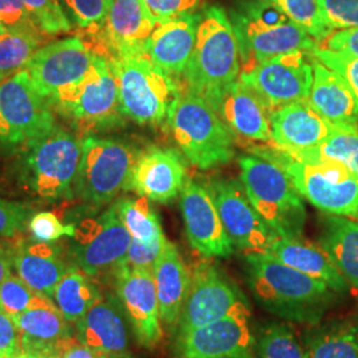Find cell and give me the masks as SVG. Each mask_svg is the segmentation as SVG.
Here are the masks:
<instances>
[{
	"label": "cell",
	"mask_w": 358,
	"mask_h": 358,
	"mask_svg": "<svg viewBox=\"0 0 358 358\" xmlns=\"http://www.w3.org/2000/svg\"><path fill=\"white\" fill-rule=\"evenodd\" d=\"M245 271L248 288L260 307L308 327L320 322L338 294L325 282L288 267L267 252L245 254Z\"/></svg>",
	"instance_id": "1"
},
{
	"label": "cell",
	"mask_w": 358,
	"mask_h": 358,
	"mask_svg": "<svg viewBox=\"0 0 358 358\" xmlns=\"http://www.w3.org/2000/svg\"><path fill=\"white\" fill-rule=\"evenodd\" d=\"M229 17L239 45L241 75L275 56L297 50L312 52L319 45L273 0H241Z\"/></svg>",
	"instance_id": "2"
},
{
	"label": "cell",
	"mask_w": 358,
	"mask_h": 358,
	"mask_svg": "<svg viewBox=\"0 0 358 358\" xmlns=\"http://www.w3.org/2000/svg\"><path fill=\"white\" fill-rule=\"evenodd\" d=\"M255 153L282 167L297 192L325 214L358 222V178L344 165L327 158L297 161L278 146Z\"/></svg>",
	"instance_id": "3"
},
{
	"label": "cell",
	"mask_w": 358,
	"mask_h": 358,
	"mask_svg": "<svg viewBox=\"0 0 358 358\" xmlns=\"http://www.w3.org/2000/svg\"><path fill=\"white\" fill-rule=\"evenodd\" d=\"M20 179L38 199L57 202L75 198V180L83 140L56 125L22 149Z\"/></svg>",
	"instance_id": "4"
},
{
	"label": "cell",
	"mask_w": 358,
	"mask_h": 358,
	"mask_svg": "<svg viewBox=\"0 0 358 358\" xmlns=\"http://www.w3.org/2000/svg\"><path fill=\"white\" fill-rule=\"evenodd\" d=\"M167 124L174 141L194 166L208 170L232 159V131L201 96L179 90Z\"/></svg>",
	"instance_id": "5"
},
{
	"label": "cell",
	"mask_w": 358,
	"mask_h": 358,
	"mask_svg": "<svg viewBox=\"0 0 358 358\" xmlns=\"http://www.w3.org/2000/svg\"><path fill=\"white\" fill-rule=\"evenodd\" d=\"M239 166L247 196L269 229L282 238H301L306 206L282 167L251 155L241 157Z\"/></svg>",
	"instance_id": "6"
},
{
	"label": "cell",
	"mask_w": 358,
	"mask_h": 358,
	"mask_svg": "<svg viewBox=\"0 0 358 358\" xmlns=\"http://www.w3.org/2000/svg\"><path fill=\"white\" fill-rule=\"evenodd\" d=\"M52 110L78 131L99 133L124 122L118 85L109 62L96 56L90 72L48 101Z\"/></svg>",
	"instance_id": "7"
},
{
	"label": "cell",
	"mask_w": 358,
	"mask_h": 358,
	"mask_svg": "<svg viewBox=\"0 0 358 358\" xmlns=\"http://www.w3.org/2000/svg\"><path fill=\"white\" fill-rule=\"evenodd\" d=\"M239 73V45L230 17L220 7H208L198 27L192 59L182 75L185 90L203 97L234 83Z\"/></svg>",
	"instance_id": "8"
},
{
	"label": "cell",
	"mask_w": 358,
	"mask_h": 358,
	"mask_svg": "<svg viewBox=\"0 0 358 358\" xmlns=\"http://www.w3.org/2000/svg\"><path fill=\"white\" fill-rule=\"evenodd\" d=\"M118 85L125 117L140 125H158L169 115L179 88L146 53L108 60Z\"/></svg>",
	"instance_id": "9"
},
{
	"label": "cell",
	"mask_w": 358,
	"mask_h": 358,
	"mask_svg": "<svg viewBox=\"0 0 358 358\" xmlns=\"http://www.w3.org/2000/svg\"><path fill=\"white\" fill-rule=\"evenodd\" d=\"M140 152L115 138L90 136L83 140V154L75 180V198L99 210L127 190Z\"/></svg>",
	"instance_id": "10"
},
{
	"label": "cell",
	"mask_w": 358,
	"mask_h": 358,
	"mask_svg": "<svg viewBox=\"0 0 358 358\" xmlns=\"http://www.w3.org/2000/svg\"><path fill=\"white\" fill-rule=\"evenodd\" d=\"M75 235L69 243L72 263L92 279L113 280L117 271L127 264L131 236L117 215L115 206L100 214L76 217Z\"/></svg>",
	"instance_id": "11"
},
{
	"label": "cell",
	"mask_w": 358,
	"mask_h": 358,
	"mask_svg": "<svg viewBox=\"0 0 358 358\" xmlns=\"http://www.w3.org/2000/svg\"><path fill=\"white\" fill-rule=\"evenodd\" d=\"M56 125L51 105L35 90L27 71L0 83V149L22 150Z\"/></svg>",
	"instance_id": "12"
},
{
	"label": "cell",
	"mask_w": 358,
	"mask_h": 358,
	"mask_svg": "<svg viewBox=\"0 0 358 358\" xmlns=\"http://www.w3.org/2000/svg\"><path fill=\"white\" fill-rule=\"evenodd\" d=\"M234 313H251L242 289L217 264L206 259L192 273V287L182 310L177 337Z\"/></svg>",
	"instance_id": "13"
},
{
	"label": "cell",
	"mask_w": 358,
	"mask_h": 358,
	"mask_svg": "<svg viewBox=\"0 0 358 358\" xmlns=\"http://www.w3.org/2000/svg\"><path fill=\"white\" fill-rule=\"evenodd\" d=\"M206 187L232 245L245 254L267 252L278 235L251 205L242 180L213 179Z\"/></svg>",
	"instance_id": "14"
},
{
	"label": "cell",
	"mask_w": 358,
	"mask_h": 358,
	"mask_svg": "<svg viewBox=\"0 0 358 358\" xmlns=\"http://www.w3.org/2000/svg\"><path fill=\"white\" fill-rule=\"evenodd\" d=\"M239 78L254 88L272 110L306 101L313 81V55L301 50L287 52L256 65Z\"/></svg>",
	"instance_id": "15"
},
{
	"label": "cell",
	"mask_w": 358,
	"mask_h": 358,
	"mask_svg": "<svg viewBox=\"0 0 358 358\" xmlns=\"http://www.w3.org/2000/svg\"><path fill=\"white\" fill-rule=\"evenodd\" d=\"M157 24L143 0H109L103 24L88 31L97 47L93 52L106 60L146 53Z\"/></svg>",
	"instance_id": "16"
},
{
	"label": "cell",
	"mask_w": 358,
	"mask_h": 358,
	"mask_svg": "<svg viewBox=\"0 0 358 358\" xmlns=\"http://www.w3.org/2000/svg\"><path fill=\"white\" fill-rule=\"evenodd\" d=\"M96 56L84 40L64 38L38 48L23 69L35 90L50 101L63 88L85 76Z\"/></svg>",
	"instance_id": "17"
},
{
	"label": "cell",
	"mask_w": 358,
	"mask_h": 358,
	"mask_svg": "<svg viewBox=\"0 0 358 358\" xmlns=\"http://www.w3.org/2000/svg\"><path fill=\"white\" fill-rule=\"evenodd\" d=\"M113 282L137 343L153 349L164 337L153 269L131 268L125 264L117 271Z\"/></svg>",
	"instance_id": "18"
},
{
	"label": "cell",
	"mask_w": 358,
	"mask_h": 358,
	"mask_svg": "<svg viewBox=\"0 0 358 358\" xmlns=\"http://www.w3.org/2000/svg\"><path fill=\"white\" fill-rule=\"evenodd\" d=\"M202 99L232 133L251 141H272V108L241 78L207 93Z\"/></svg>",
	"instance_id": "19"
},
{
	"label": "cell",
	"mask_w": 358,
	"mask_h": 358,
	"mask_svg": "<svg viewBox=\"0 0 358 358\" xmlns=\"http://www.w3.org/2000/svg\"><path fill=\"white\" fill-rule=\"evenodd\" d=\"M251 313H234L178 338L185 358H255Z\"/></svg>",
	"instance_id": "20"
},
{
	"label": "cell",
	"mask_w": 358,
	"mask_h": 358,
	"mask_svg": "<svg viewBox=\"0 0 358 358\" xmlns=\"http://www.w3.org/2000/svg\"><path fill=\"white\" fill-rule=\"evenodd\" d=\"M180 210L189 243L198 254L205 259L232 255L234 245L206 186L186 179L180 192Z\"/></svg>",
	"instance_id": "21"
},
{
	"label": "cell",
	"mask_w": 358,
	"mask_h": 358,
	"mask_svg": "<svg viewBox=\"0 0 358 358\" xmlns=\"http://www.w3.org/2000/svg\"><path fill=\"white\" fill-rule=\"evenodd\" d=\"M186 166L174 149L150 146L140 152L127 190L157 203H170L186 182Z\"/></svg>",
	"instance_id": "22"
},
{
	"label": "cell",
	"mask_w": 358,
	"mask_h": 358,
	"mask_svg": "<svg viewBox=\"0 0 358 358\" xmlns=\"http://www.w3.org/2000/svg\"><path fill=\"white\" fill-rule=\"evenodd\" d=\"M76 340L97 357L125 356L129 349L128 319L117 296H103L76 322Z\"/></svg>",
	"instance_id": "23"
},
{
	"label": "cell",
	"mask_w": 358,
	"mask_h": 358,
	"mask_svg": "<svg viewBox=\"0 0 358 358\" xmlns=\"http://www.w3.org/2000/svg\"><path fill=\"white\" fill-rule=\"evenodd\" d=\"M8 254L17 276L32 289L51 299L57 282L73 266L68 262L69 254L65 255L62 245L38 242L32 238L16 241Z\"/></svg>",
	"instance_id": "24"
},
{
	"label": "cell",
	"mask_w": 358,
	"mask_h": 358,
	"mask_svg": "<svg viewBox=\"0 0 358 358\" xmlns=\"http://www.w3.org/2000/svg\"><path fill=\"white\" fill-rule=\"evenodd\" d=\"M334 129L308 100L284 105L271 113L272 142L285 152L313 149L325 141Z\"/></svg>",
	"instance_id": "25"
},
{
	"label": "cell",
	"mask_w": 358,
	"mask_h": 358,
	"mask_svg": "<svg viewBox=\"0 0 358 358\" xmlns=\"http://www.w3.org/2000/svg\"><path fill=\"white\" fill-rule=\"evenodd\" d=\"M203 13H186L158 23L145 51L154 64L170 76H180L192 59Z\"/></svg>",
	"instance_id": "26"
},
{
	"label": "cell",
	"mask_w": 358,
	"mask_h": 358,
	"mask_svg": "<svg viewBox=\"0 0 358 358\" xmlns=\"http://www.w3.org/2000/svg\"><path fill=\"white\" fill-rule=\"evenodd\" d=\"M22 349L38 350L56 358L76 343V332L56 304L36 307L13 316Z\"/></svg>",
	"instance_id": "27"
},
{
	"label": "cell",
	"mask_w": 358,
	"mask_h": 358,
	"mask_svg": "<svg viewBox=\"0 0 358 358\" xmlns=\"http://www.w3.org/2000/svg\"><path fill=\"white\" fill-rule=\"evenodd\" d=\"M153 275L161 322L170 332H176L192 287V273L176 244L167 241L154 264Z\"/></svg>",
	"instance_id": "28"
},
{
	"label": "cell",
	"mask_w": 358,
	"mask_h": 358,
	"mask_svg": "<svg viewBox=\"0 0 358 358\" xmlns=\"http://www.w3.org/2000/svg\"><path fill=\"white\" fill-rule=\"evenodd\" d=\"M308 103L334 127H358V100L343 77L313 56V81Z\"/></svg>",
	"instance_id": "29"
},
{
	"label": "cell",
	"mask_w": 358,
	"mask_h": 358,
	"mask_svg": "<svg viewBox=\"0 0 358 358\" xmlns=\"http://www.w3.org/2000/svg\"><path fill=\"white\" fill-rule=\"evenodd\" d=\"M267 254L291 268L325 282L336 294L349 292L345 279L320 244L310 243L303 239V236L282 238L278 235L269 244Z\"/></svg>",
	"instance_id": "30"
},
{
	"label": "cell",
	"mask_w": 358,
	"mask_h": 358,
	"mask_svg": "<svg viewBox=\"0 0 358 358\" xmlns=\"http://www.w3.org/2000/svg\"><path fill=\"white\" fill-rule=\"evenodd\" d=\"M319 244L331 257L358 300V222L325 214L320 219Z\"/></svg>",
	"instance_id": "31"
},
{
	"label": "cell",
	"mask_w": 358,
	"mask_h": 358,
	"mask_svg": "<svg viewBox=\"0 0 358 358\" xmlns=\"http://www.w3.org/2000/svg\"><path fill=\"white\" fill-rule=\"evenodd\" d=\"M303 337L304 358H358V321L309 325Z\"/></svg>",
	"instance_id": "32"
},
{
	"label": "cell",
	"mask_w": 358,
	"mask_h": 358,
	"mask_svg": "<svg viewBox=\"0 0 358 358\" xmlns=\"http://www.w3.org/2000/svg\"><path fill=\"white\" fill-rule=\"evenodd\" d=\"M101 297L103 292L94 279L73 264L57 282L52 299L65 320L76 324Z\"/></svg>",
	"instance_id": "33"
},
{
	"label": "cell",
	"mask_w": 358,
	"mask_h": 358,
	"mask_svg": "<svg viewBox=\"0 0 358 358\" xmlns=\"http://www.w3.org/2000/svg\"><path fill=\"white\" fill-rule=\"evenodd\" d=\"M113 206L131 239L141 243H154L165 238L159 217L149 199L143 196L121 198Z\"/></svg>",
	"instance_id": "34"
},
{
	"label": "cell",
	"mask_w": 358,
	"mask_h": 358,
	"mask_svg": "<svg viewBox=\"0 0 358 358\" xmlns=\"http://www.w3.org/2000/svg\"><path fill=\"white\" fill-rule=\"evenodd\" d=\"M285 153L297 161L310 158H327L337 161L358 178V127H336L332 134L319 146L301 152Z\"/></svg>",
	"instance_id": "35"
},
{
	"label": "cell",
	"mask_w": 358,
	"mask_h": 358,
	"mask_svg": "<svg viewBox=\"0 0 358 358\" xmlns=\"http://www.w3.org/2000/svg\"><path fill=\"white\" fill-rule=\"evenodd\" d=\"M255 358H304V348L289 325L268 322L255 338Z\"/></svg>",
	"instance_id": "36"
},
{
	"label": "cell",
	"mask_w": 358,
	"mask_h": 358,
	"mask_svg": "<svg viewBox=\"0 0 358 358\" xmlns=\"http://www.w3.org/2000/svg\"><path fill=\"white\" fill-rule=\"evenodd\" d=\"M44 35L4 32L0 35V83L17 73L38 51Z\"/></svg>",
	"instance_id": "37"
},
{
	"label": "cell",
	"mask_w": 358,
	"mask_h": 358,
	"mask_svg": "<svg viewBox=\"0 0 358 358\" xmlns=\"http://www.w3.org/2000/svg\"><path fill=\"white\" fill-rule=\"evenodd\" d=\"M51 304H55L51 297L32 289L13 272L0 284V308L11 317L32 308Z\"/></svg>",
	"instance_id": "38"
},
{
	"label": "cell",
	"mask_w": 358,
	"mask_h": 358,
	"mask_svg": "<svg viewBox=\"0 0 358 358\" xmlns=\"http://www.w3.org/2000/svg\"><path fill=\"white\" fill-rule=\"evenodd\" d=\"M273 3L319 44L332 34L322 17L319 0H273Z\"/></svg>",
	"instance_id": "39"
},
{
	"label": "cell",
	"mask_w": 358,
	"mask_h": 358,
	"mask_svg": "<svg viewBox=\"0 0 358 358\" xmlns=\"http://www.w3.org/2000/svg\"><path fill=\"white\" fill-rule=\"evenodd\" d=\"M23 3L45 35H60L72 29L60 0H23Z\"/></svg>",
	"instance_id": "40"
},
{
	"label": "cell",
	"mask_w": 358,
	"mask_h": 358,
	"mask_svg": "<svg viewBox=\"0 0 358 358\" xmlns=\"http://www.w3.org/2000/svg\"><path fill=\"white\" fill-rule=\"evenodd\" d=\"M64 13L71 23L78 28L90 31L103 23L109 0H60Z\"/></svg>",
	"instance_id": "41"
},
{
	"label": "cell",
	"mask_w": 358,
	"mask_h": 358,
	"mask_svg": "<svg viewBox=\"0 0 358 358\" xmlns=\"http://www.w3.org/2000/svg\"><path fill=\"white\" fill-rule=\"evenodd\" d=\"M27 229L29 231L32 239L45 243H56L59 239L64 236L72 238L76 230L73 223L64 224L59 217L51 211H41L34 214L28 222Z\"/></svg>",
	"instance_id": "42"
},
{
	"label": "cell",
	"mask_w": 358,
	"mask_h": 358,
	"mask_svg": "<svg viewBox=\"0 0 358 358\" xmlns=\"http://www.w3.org/2000/svg\"><path fill=\"white\" fill-rule=\"evenodd\" d=\"M0 27L7 32L45 35L27 10L23 0H0Z\"/></svg>",
	"instance_id": "43"
},
{
	"label": "cell",
	"mask_w": 358,
	"mask_h": 358,
	"mask_svg": "<svg viewBox=\"0 0 358 358\" xmlns=\"http://www.w3.org/2000/svg\"><path fill=\"white\" fill-rule=\"evenodd\" d=\"M312 55L333 72L343 77L358 100V57L341 52L331 51L317 45Z\"/></svg>",
	"instance_id": "44"
},
{
	"label": "cell",
	"mask_w": 358,
	"mask_h": 358,
	"mask_svg": "<svg viewBox=\"0 0 358 358\" xmlns=\"http://www.w3.org/2000/svg\"><path fill=\"white\" fill-rule=\"evenodd\" d=\"M322 17L332 31L358 27V0H319Z\"/></svg>",
	"instance_id": "45"
},
{
	"label": "cell",
	"mask_w": 358,
	"mask_h": 358,
	"mask_svg": "<svg viewBox=\"0 0 358 358\" xmlns=\"http://www.w3.org/2000/svg\"><path fill=\"white\" fill-rule=\"evenodd\" d=\"M32 213L31 206L0 198V238H15L26 230Z\"/></svg>",
	"instance_id": "46"
},
{
	"label": "cell",
	"mask_w": 358,
	"mask_h": 358,
	"mask_svg": "<svg viewBox=\"0 0 358 358\" xmlns=\"http://www.w3.org/2000/svg\"><path fill=\"white\" fill-rule=\"evenodd\" d=\"M166 243V238L154 243H141L131 239L127 256V266L131 268L153 269L157 259L162 254Z\"/></svg>",
	"instance_id": "47"
},
{
	"label": "cell",
	"mask_w": 358,
	"mask_h": 358,
	"mask_svg": "<svg viewBox=\"0 0 358 358\" xmlns=\"http://www.w3.org/2000/svg\"><path fill=\"white\" fill-rule=\"evenodd\" d=\"M199 1L201 0H143L146 8L158 23L194 13L198 8Z\"/></svg>",
	"instance_id": "48"
},
{
	"label": "cell",
	"mask_w": 358,
	"mask_h": 358,
	"mask_svg": "<svg viewBox=\"0 0 358 358\" xmlns=\"http://www.w3.org/2000/svg\"><path fill=\"white\" fill-rule=\"evenodd\" d=\"M20 352L19 331L13 317L0 308V358H15Z\"/></svg>",
	"instance_id": "49"
},
{
	"label": "cell",
	"mask_w": 358,
	"mask_h": 358,
	"mask_svg": "<svg viewBox=\"0 0 358 358\" xmlns=\"http://www.w3.org/2000/svg\"><path fill=\"white\" fill-rule=\"evenodd\" d=\"M319 47L358 57V27L333 31Z\"/></svg>",
	"instance_id": "50"
},
{
	"label": "cell",
	"mask_w": 358,
	"mask_h": 358,
	"mask_svg": "<svg viewBox=\"0 0 358 358\" xmlns=\"http://www.w3.org/2000/svg\"><path fill=\"white\" fill-rule=\"evenodd\" d=\"M62 358H99L93 350H90L88 346L81 344V343H73L69 346L63 355Z\"/></svg>",
	"instance_id": "51"
},
{
	"label": "cell",
	"mask_w": 358,
	"mask_h": 358,
	"mask_svg": "<svg viewBox=\"0 0 358 358\" xmlns=\"http://www.w3.org/2000/svg\"><path fill=\"white\" fill-rule=\"evenodd\" d=\"M11 257L8 254V250H4L0 247V284L11 273Z\"/></svg>",
	"instance_id": "52"
},
{
	"label": "cell",
	"mask_w": 358,
	"mask_h": 358,
	"mask_svg": "<svg viewBox=\"0 0 358 358\" xmlns=\"http://www.w3.org/2000/svg\"><path fill=\"white\" fill-rule=\"evenodd\" d=\"M15 358H56L50 355H45L43 352H38V350H26V349H22V352L16 356Z\"/></svg>",
	"instance_id": "53"
},
{
	"label": "cell",
	"mask_w": 358,
	"mask_h": 358,
	"mask_svg": "<svg viewBox=\"0 0 358 358\" xmlns=\"http://www.w3.org/2000/svg\"><path fill=\"white\" fill-rule=\"evenodd\" d=\"M99 358H127L124 356H109V357H99Z\"/></svg>",
	"instance_id": "54"
},
{
	"label": "cell",
	"mask_w": 358,
	"mask_h": 358,
	"mask_svg": "<svg viewBox=\"0 0 358 358\" xmlns=\"http://www.w3.org/2000/svg\"><path fill=\"white\" fill-rule=\"evenodd\" d=\"M4 32H7V31H6V29H4V28H3V27H0V35H3V34H4Z\"/></svg>",
	"instance_id": "55"
},
{
	"label": "cell",
	"mask_w": 358,
	"mask_h": 358,
	"mask_svg": "<svg viewBox=\"0 0 358 358\" xmlns=\"http://www.w3.org/2000/svg\"><path fill=\"white\" fill-rule=\"evenodd\" d=\"M356 320H357V321H358V315H357V317H356Z\"/></svg>",
	"instance_id": "56"
}]
</instances>
